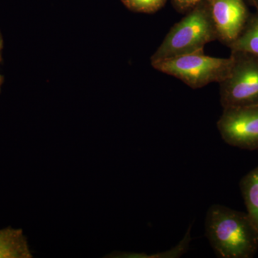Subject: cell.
Segmentation results:
<instances>
[{"instance_id": "11", "label": "cell", "mask_w": 258, "mask_h": 258, "mask_svg": "<svg viewBox=\"0 0 258 258\" xmlns=\"http://www.w3.org/2000/svg\"><path fill=\"white\" fill-rule=\"evenodd\" d=\"M208 0H173L174 6L180 11H189L200 3Z\"/></svg>"}, {"instance_id": "4", "label": "cell", "mask_w": 258, "mask_h": 258, "mask_svg": "<svg viewBox=\"0 0 258 258\" xmlns=\"http://www.w3.org/2000/svg\"><path fill=\"white\" fill-rule=\"evenodd\" d=\"M230 56V73L220 83L222 108L258 104V55L231 50Z\"/></svg>"}, {"instance_id": "12", "label": "cell", "mask_w": 258, "mask_h": 258, "mask_svg": "<svg viewBox=\"0 0 258 258\" xmlns=\"http://www.w3.org/2000/svg\"><path fill=\"white\" fill-rule=\"evenodd\" d=\"M3 47V37H2L1 33H0V52H1L2 49Z\"/></svg>"}, {"instance_id": "10", "label": "cell", "mask_w": 258, "mask_h": 258, "mask_svg": "<svg viewBox=\"0 0 258 258\" xmlns=\"http://www.w3.org/2000/svg\"><path fill=\"white\" fill-rule=\"evenodd\" d=\"M121 2L131 11L152 13L161 9L166 0H121Z\"/></svg>"}, {"instance_id": "7", "label": "cell", "mask_w": 258, "mask_h": 258, "mask_svg": "<svg viewBox=\"0 0 258 258\" xmlns=\"http://www.w3.org/2000/svg\"><path fill=\"white\" fill-rule=\"evenodd\" d=\"M31 252L23 230L8 228L0 230V258H30Z\"/></svg>"}, {"instance_id": "13", "label": "cell", "mask_w": 258, "mask_h": 258, "mask_svg": "<svg viewBox=\"0 0 258 258\" xmlns=\"http://www.w3.org/2000/svg\"><path fill=\"white\" fill-rule=\"evenodd\" d=\"M253 3L254 6H255L256 9L258 10V0H251Z\"/></svg>"}, {"instance_id": "3", "label": "cell", "mask_w": 258, "mask_h": 258, "mask_svg": "<svg viewBox=\"0 0 258 258\" xmlns=\"http://www.w3.org/2000/svg\"><path fill=\"white\" fill-rule=\"evenodd\" d=\"M159 72L175 77L193 89L210 83H220L228 76L232 64L231 56L227 58L211 57L196 52L157 61L151 63Z\"/></svg>"}, {"instance_id": "14", "label": "cell", "mask_w": 258, "mask_h": 258, "mask_svg": "<svg viewBox=\"0 0 258 258\" xmlns=\"http://www.w3.org/2000/svg\"><path fill=\"white\" fill-rule=\"evenodd\" d=\"M2 82H3V79L0 80V86H1Z\"/></svg>"}, {"instance_id": "9", "label": "cell", "mask_w": 258, "mask_h": 258, "mask_svg": "<svg viewBox=\"0 0 258 258\" xmlns=\"http://www.w3.org/2000/svg\"><path fill=\"white\" fill-rule=\"evenodd\" d=\"M229 47L231 50L244 51L258 55V10L249 15L240 35Z\"/></svg>"}, {"instance_id": "6", "label": "cell", "mask_w": 258, "mask_h": 258, "mask_svg": "<svg viewBox=\"0 0 258 258\" xmlns=\"http://www.w3.org/2000/svg\"><path fill=\"white\" fill-rule=\"evenodd\" d=\"M217 40L230 47L242 31L249 15L244 0H208Z\"/></svg>"}, {"instance_id": "15", "label": "cell", "mask_w": 258, "mask_h": 258, "mask_svg": "<svg viewBox=\"0 0 258 258\" xmlns=\"http://www.w3.org/2000/svg\"><path fill=\"white\" fill-rule=\"evenodd\" d=\"M0 60H1V56H0ZM0 80H2V77L0 76Z\"/></svg>"}, {"instance_id": "5", "label": "cell", "mask_w": 258, "mask_h": 258, "mask_svg": "<svg viewBox=\"0 0 258 258\" xmlns=\"http://www.w3.org/2000/svg\"><path fill=\"white\" fill-rule=\"evenodd\" d=\"M217 128L228 145L244 150L258 149V104L223 108Z\"/></svg>"}, {"instance_id": "8", "label": "cell", "mask_w": 258, "mask_h": 258, "mask_svg": "<svg viewBox=\"0 0 258 258\" xmlns=\"http://www.w3.org/2000/svg\"><path fill=\"white\" fill-rule=\"evenodd\" d=\"M240 187L247 215L258 230V166L242 177Z\"/></svg>"}, {"instance_id": "2", "label": "cell", "mask_w": 258, "mask_h": 258, "mask_svg": "<svg viewBox=\"0 0 258 258\" xmlns=\"http://www.w3.org/2000/svg\"><path fill=\"white\" fill-rule=\"evenodd\" d=\"M217 40L208 2L189 10L176 23L151 57V63L178 56L204 52L209 42Z\"/></svg>"}, {"instance_id": "1", "label": "cell", "mask_w": 258, "mask_h": 258, "mask_svg": "<svg viewBox=\"0 0 258 258\" xmlns=\"http://www.w3.org/2000/svg\"><path fill=\"white\" fill-rule=\"evenodd\" d=\"M206 235L217 257L252 258L258 250V230L247 212L220 205L209 208Z\"/></svg>"}]
</instances>
